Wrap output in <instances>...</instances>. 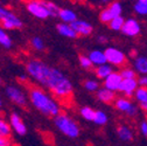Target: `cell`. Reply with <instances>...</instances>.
I'll return each instance as SVG.
<instances>
[{
    "mask_svg": "<svg viewBox=\"0 0 147 146\" xmlns=\"http://www.w3.org/2000/svg\"><path fill=\"white\" fill-rule=\"evenodd\" d=\"M26 70L28 76L47 88L49 93L57 98L60 104L69 105L74 94V87L71 81L60 69L53 68L41 60L33 59L26 63Z\"/></svg>",
    "mask_w": 147,
    "mask_h": 146,
    "instance_id": "6da1fadb",
    "label": "cell"
},
{
    "mask_svg": "<svg viewBox=\"0 0 147 146\" xmlns=\"http://www.w3.org/2000/svg\"><path fill=\"white\" fill-rule=\"evenodd\" d=\"M28 96L30 104L46 117L55 118L62 112L60 102L39 87H28Z\"/></svg>",
    "mask_w": 147,
    "mask_h": 146,
    "instance_id": "7a4b0ae2",
    "label": "cell"
},
{
    "mask_svg": "<svg viewBox=\"0 0 147 146\" xmlns=\"http://www.w3.org/2000/svg\"><path fill=\"white\" fill-rule=\"evenodd\" d=\"M54 125L62 135L70 139H76L81 135V127L78 123L67 112H61L59 116L55 117Z\"/></svg>",
    "mask_w": 147,
    "mask_h": 146,
    "instance_id": "3957f363",
    "label": "cell"
},
{
    "mask_svg": "<svg viewBox=\"0 0 147 146\" xmlns=\"http://www.w3.org/2000/svg\"><path fill=\"white\" fill-rule=\"evenodd\" d=\"M0 22L4 29H19L22 27V21L19 19V16L1 5H0Z\"/></svg>",
    "mask_w": 147,
    "mask_h": 146,
    "instance_id": "277c9868",
    "label": "cell"
},
{
    "mask_svg": "<svg viewBox=\"0 0 147 146\" xmlns=\"http://www.w3.org/2000/svg\"><path fill=\"white\" fill-rule=\"evenodd\" d=\"M6 95L9 98L11 102H13L15 105L20 106V107H26L28 104V98L24 91L14 85H8L6 87Z\"/></svg>",
    "mask_w": 147,
    "mask_h": 146,
    "instance_id": "5b68a950",
    "label": "cell"
},
{
    "mask_svg": "<svg viewBox=\"0 0 147 146\" xmlns=\"http://www.w3.org/2000/svg\"><path fill=\"white\" fill-rule=\"evenodd\" d=\"M26 8L32 15L38 18V19L43 20L49 16V13L46 9V7L43 6L41 0H29V1L26 4Z\"/></svg>",
    "mask_w": 147,
    "mask_h": 146,
    "instance_id": "8992f818",
    "label": "cell"
},
{
    "mask_svg": "<svg viewBox=\"0 0 147 146\" xmlns=\"http://www.w3.org/2000/svg\"><path fill=\"white\" fill-rule=\"evenodd\" d=\"M115 106L118 111L124 112L128 117H134L138 112V107L126 97H119L115 101Z\"/></svg>",
    "mask_w": 147,
    "mask_h": 146,
    "instance_id": "52a82bcc",
    "label": "cell"
},
{
    "mask_svg": "<svg viewBox=\"0 0 147 146\" xmlns=\"http://www.w3.org/2000/svg\"><path fill=\"white\" fill-rule=\"evenodd\" d=\"M104 54H105V56H106L107 62L113 64V66L120 67V66H123V64L126 63V59H125L124 53H121L120 50H118L116 48L109 47V48L105 49Z\"/></svg>",
    "mask_w": 147,
    "mask_h": 146,
    "instance_id": "ba28073f",
    "label": "cell"
},
{
    "mask_svg": "<svg viewBox=\"0 0 147 146\" xmlns=\"http://www.w3.org/2000/svg\"><path fill=\"white\" fill-rule=\"evenodd\" d=\"M9 125L12 127V130L18 135V136H26L27 133V126L24 123L21 116L16 112L11 114L9 116Z\"/></svg>",
    "mask_w": 147,
    "mask_h": 146,
    "instance_id": "9c48e42d",
    "label": "cell"
},
{
    "mask_svg": "<svg viewBox=\"0 0 147 146\" xmlns=\"http://www.w3.org/2000/svg\"><path fill=\"white\" fill-rule=\"evenodd\" d=\"M121 82H123V77L120 76V72L113 71L107 78L104 80V88L116 93V91H119Z\"/></svg>",
    "mask_w": 147,
    "mask_h": 146,
    "instance_id": "30bf717a",
    "label": "cell"
},
{
    "mask_svg": "<svg viewBox=\"0 0 147 146\" xmlns=\"http://www.w3.org/2000/svg\"><path fill=\"white\" fill-rule=\"evenodd\" d=\"M138 85H139V83H138L137 78L123 80V82L120 84V88H119V91H120V93H123L126 97H131V96L134 95L137 89L139 88Z\"/></svg>",
    "mask_w": 147,
    "mask_h": 146,
    "instance_id": "8fae6325",
    "label": "cell"
},
{
    "mask_svg": "<svg viewBox=\"0 0 147 146\" xmlns=\"http://www.w3.org/2000/svg\"><path fill=\"white\" fill-rule=\"evenodd\" d=\"M70 25L74 28V30H75L78 35H82V36H89L91 33H92V30H94L92 26H91L89 22H86V21L76 20L75 22H72Z\"/></svg>",
    "mask_w": 147,
    "mask_h": 146,
    "instance_id": "7c38bea8",
    "label": "cell"
},
{
    "mask_svg": "<svg viewBox=\"0 0 147 146\" xmlns=\"http://www.w3.org/2000/svg\"><path fill=\"white\" fill-rule=\"evenodd\" d=\"M117 136L118 138L124 141V143H130L134 139V133H133V130L131 129L130 126H127V125H119L117 127Z\"/></svg>",
    "mask_w": 147,
    "mask_h": 146,
    "instance_id": "4fadbf2b",
    "label": "cell"
},
{
    "mask_svg": "<svg viewBox=\"0 0 147 146\" xmlns=\"http://www.w3.org/2000/svg\"><path fill=\"white\" fill-rule=\"evenodd\" d=\"M121 32L128 36H136L140 32V26L134 19H128L125 21V24L121 28Z\"/></svg>",
    "mask_w": 147,
    "mask_h": 146,
    "instance_id": "5bb4252c",
    "label": "cell"
},
{
    "mask_svg": "<svg viewBox=\"0 0 147 146\" xmlns=\"http://www.w3.org/2000/svg\"><path fill=\"white\" fill-rule=\"evenodd\" d=\"M97 98L98 101H100L102 103H105V104H111V103H115V101L117 99L116 98V94L113 91L109 90L106 88H102L97 91Z\"/></svg>",
    "mask_w": 147,
    "mask_h": 146,
    "instance_id": "9a60e30c",
    "label": "cell"
},
{
    "mask_svg": "<svg viewBox=\"0 0 147 146\" xmlns=\"http://www.w3.org/2000/svg\"><path fill=\"white\" fill-rule=\"evenodd\" d=\"M56 29L62 36H65V38H69V39H77L78 38V34L74 30V28L69 24H64V22L59 24L56 26Z\"/></svg>",
    "mask_w": 147,
    "mask_h": 146,
    "instance_id": "2e32d148",
    "label": "cell"
},
{
    "mask_svg": "<svg viewBox=\"0 0 147 146\" xmlns=\"http://www.w3.org/2000/svg\"><path fill=\"white\" fill-rule=\"evenodd\" d=\"M59 18L64 22V24H72L77 20V15L75 12H72L71 9L69 8H62L60 9V14H59Z\"/></svg>",
    "mask_w": 147,
    "mask_h": 146,
    "instance_id": "e0dca14e",
    "label": "cell"
},
{
    "mask_svg": "<svg viewBox=\"0 0 147 146\" xmlns=\"http://www.w3.org/2000/svg\"><path fill=\"white\" fill-rule=\"evenodd\" d=\"M89 59L91 60V62H92L94 64H96L98 67L103 66V64H106V62H107L105 54L100 50H92L89 54Z\"/></svg>",
    "mask_w": 147,
    "mask_h": 146,
    "instance_id": "ac0fdd59",
    "label": "cell"
},
{
    "mask_svg": "<svg viewBox=\"0 0 147 146\" xmlns=\"http://www.w3.org/2000/svg\"><path fill=\"white\" fill-rule=\"evenodd\" d=\"M112 72H113L112 68L110 67V66H107V64L99 66V67H97V68L95 69V74H96V76H97L98 78H100V80H105V78H107L110 75L112 74Z\"/></svg>",
    "mask_w": 147,
    "mask_h": 146,
    "instance_id": "d6986e66",
    "label": "cell"
},
{
    "mask_svg": "<svg viewBox=\"0 0 147 146\" xmlns=\"http://www.w3.org/2000/svg\"><path fill=\"white\" fill-rule=\"evenodd\" d=\"M80 115L82 116L83 119L94 123L95 115H96V110H94V109L90 107V106H82V107L80 109Z\"/></svg>",
    "mask_w": 147,
    "mask_h": 146,
    "instance_id": "ffe728a7",
    "label": "cell"
},
{
    "mask_svg": "<svg viewBox=\"0 0 147 146\" xmlns=\"http://www.w3.org/2000/svg\"><path fill=\"white\" fill-rule=\"evenodd\" d=\"M12 127L8 122H6L3 117H0V137H8L11 138Z\"/></svg>",
    "mask_w": 147,
    "mask_h": 146,
    "instance_id": "44dd1931",
    "label": "cell"
},
{
    "mask_svg": "<svg viewBox=\"0 0 147 146\" xmlns=\"http://www.w3.org/2000/svg\"><path fill=\"white\" fill-rule=\"evenodd\" d=\"M41 1H42L43 6L46 7V9L48 11L49 16H53V18L59 16V14H60V8H59L56 5H55L54 3H51V1H47V0H41Z\"/></svg>",
    "mask_w": 147,
    "mask_h": 146,
    "instance_id": "7402d4cb",
    "label": "cell"
},
{
    "mask_svg": "<svg viewBox=\"0 0 147 146\" xmlns=\"http://www.w3.org/2000/svg\"><path fill=\"white\" fill-rule=\"evenodd\" d=\"M12 45L13 42H12V39L9 38V35L6 33L4 28H0V46H3L6 49H9Z\"/></svg>",
    "mask_w": 147,
    "mask_h": 146,
    "instance_id": "603a6c76",
    "label": "cell"
},
{
    "mask_svg": "<svg viewBox=\"0 0 147 146\" xmlns=\"http://www.w3.org/2000/svg\"><path fill=\"white\" fill-rule=\"evenodd\" d=\"M109 122V118H107V115L100 110H96V115H95V119H94V123L98 126H104L105 124H107Z\"/></svg>",
    "mask_w": 147,
    "mask_h": 146,
    "instance_id": "cb8c5ba5",
    "label": "cell"
},
{
    "mask_svg": "<svg viewBox=\"0 0 147 146\" xmlns=\"http://www.w3.org/2000/svg\"><path fill=\"white\" fill-rule=\"evenodd\" d=\"M134 97L139 102V104H142L147 101V88L144 87H139L137 89V91L134 93Z\"/></svg>",
    "mask_w": 147,
    "mask_h": 146,
    "instance_id": "d4e9b609",
    "label": "cell"
},
{
    "mask_svg": "<svg viewBox=\"0 0 147 146\" xmlns=\"http://www.w3.org/2000/svg\"><path fill=\"white\" fill-rule=\"evenodd\" d=\"M134 66H136V69L140 72V74H147V59L139 56L136 60Z\"/></svg>",
    "mask_w": 147,
    "mask_h": 146,
    "instance_id": "484cf974",
    "label": "cell"
},
{
    "mask_svg": "<svg viewBox=\"0 0 147 146\" xmlns=\"http://www.w3.org/2000/svg\"><path fill=\"white\" fill-rule=\"evenodd\" d=\"M107 8H109V11H110V13H111L113 19L120 16V14H121V5L119 3L115 1V3H112L111 5H110Z\"/></svg>",
    "mask_w": 147,
    "mask_h": 146,
    "instance_id": "4316f807",
    "label": "cell"
},
{
    "mask_svg": "<svg viewBox=\"0 0 147 146\" xmlns=\"http://www.w3.org/2000/svg\"><path fill=\"white\" fill-rule=\"evenodd\" d=\"M124 24H125L124 18L123 16H118V18H116V19H113L111 22H110L109 26H110V28L113 29V30H119V29L123 28Z\"/></svg>",
    "mask_w": 147,
    "mask_h": 146,
    "instance_id": "83f0119b",
    "label": "cell"
},
{
    "mask_svg": "<svg viewBox=\"0 0 147 146\" xmlns=\"http://www.w3.org/2000/svg\"><path fill=\"white\" fill-rule=\"evenodd\" d=\"M78 60H80V64H81V67H82L83 69H85V70H90V69H92L94 63L91 62V60L89 59V56L80 55Z\"/></svg>",
    "mask_w": 147,
    "mask_h": 146,
    "instance_id": "f1b7e54d",
    "label": "cell"
},
{
    "mask_svg": "<svg viewBox=\"0 0 147 146\" xmlns=\"http://www.w3.org/2000/svg\"><path fill=\"white\" fill-rule=\"evenodd\" d=\"M30 45L35 50H43L45 49V42L40 36H34L30 40Z\"/></svg>",
    "mask_w": 147,
    "mask_h": 146,
    "instance_id": "f546056e",
    "label": "cell"
},
{
    "mask_svg": "<svg viewBox=\"0 0 147 146\" xmlns=\"http://www.w3.org/2000/svg\"><path fill=\"white\" fill-rule=\"evenodd\" d=\"M99 19H100V21L104 22V24H110V22L113 20V18H112L111 13H110L109 8H106V9H103V11L100 12V14H99Z\"/></svg>",
    "mask_w": 147,
    "mask_h": 146,
    "instance_id": "4dcf8cb0",
    "label": "cell"
},
{
    "mask_svg": "<svg viewBox=\"0 0 147 146\" xmlns=\"http://www.w3.org/2000/svg\"><path fill=\"white\" fill-rule=\"evenodd\" d=\"M120 76L123 77V80H132V78H136V71L133 69H130V68H125L120 71Z\"/></svg>",
    "mask_w": 147,
    "mask_h": 146,
    "instance_id": "1f68e13d",
    "label": "cell"
},
{
    "mask_svg": "<svg viewBox=\"0 0 147 146\" xmlns=\"http://www.w3.org/2000/svg\"><path fill=\"white\" fill-rule=\"evenodd\" d=\"M84 88L88 90V91H90V93H94V91H98L99 89H98V83L96 82V81H92V80H88V81H85L84 82Z\"/></svg>",
    "mask_w": 147,
    "mask_h": 146,
    "instance_id": "d6a6232c",
    "label": "cell"
},
{
    "mask_svg": "<svg viewBox=\"0 0 147 146\" xmlns=\"http://www.w3.org/2000/svg\"><path fill=\"white\" fill-rule=\"evenodd\" d=\"M134 9L139 14H147V4H142V3L138 1L134 6Z\"/></svg>",
    "mask_w": 147,
    "mask_h": 146,
    "instance_id": "836d02e7",
    "label": "cell"
},
{
    "mask_svg": "<svg viewBox=\"0 0 147 146\" xmlns=\"http://www.w3.org/2000/svg\"><path fill=\"white\" fill-rule=\"evenodd\" d=\"M139 130H140V133L147 138V120H141L140 125H139Z\"/></svg>",
    "mask_w": 147,
    "mask_h": 146,
    "instance_id": "e575fe53",
    "label": "cell"
},
{
    "mask_svg": "<svg viewBox=\"0 0 147 146\" xmlns=\"http://www.w3.org/2000/svg\"><path fill=\"white\" fill-rule=\"evenodd\" d=\"M0 146H13V141L8 137H0Z\"/></svg>",
    "mask_w": 147,
    "mask_h": 146,
    "instance_id": "d590c367",
    "label": "cell"
},
{
    "mask_svg": "<svg viewBox=\"0 0 147 146\" xmlns=\"http://www.w3.org/2000/svg\"><path fill=\"white\" fill-rule=\"evenodd\" d=\"M138 83L140 87H144V88H147V76H144V77H140L138 80Z\"/></svg>",
    "mask_w": 147,
    "mask_h": 146,
    "instance_id": "8d00e7d4",
    "label": "cell"
},
{
    "mask_svg": "<svg viewBox=\"0 0 147 146\" xmlns=\"http://www.w3.org/2000/svg\"><path fill=\"white\" fill-rule=\"evenodd\" d=\"M18 80H19V82H22V83L27 84V82H28V75H20L19 77H18Z\"/></svg>",
    "mask_w": 147,
    "mask_h": 146,
    "instance_id": "74e56055",
    "label": "cell"
},
{
    "mask_svg": "<svg viewBox=\"0 0 147 146\" xmlns=\"http://www.w3.org/2000/svg\"><path fill=\"white\" fill-rule=\"evenodd\" d=\"M97 40H98V42H99V43H106V42H107L106 36H102V35H100V36H98V39H97Z\"/></svg>",
    "mask_w": 147,
    "mask_h": 146,
    "instance_id": "f35d334b",
    "label": "cell"
},
{
    "mask_svg": "<svg viewBox=\"0 0 147 146\" xmlns=\"http://www.w3.org/2000/svg\"><path fill=\"white\" fill-rule=\"evenodd\" d=\"M140 106H141V109L144 111H146L147 112V101L145 102V103H142V104H140Z\"/></svg>",
    "mask_w": 147,
    "mask_h": 146,
    "instance_id": "ab89813d",
    "label": "cell"
},
{
    "mask_svg": "<svg viewBox=\"0 0 147 146\" xmlns=\"http://www.w3.org/2000/svg\"><path fill=\"white\" fill-rule=\"evenodd\" d=\"M139 3H142V4H147V0H139Z\"/></svg>",
    "mask_w": 147,
    "mask_h": 146,
    "instance_id": "60d3db41",
    "label": "cell"
},
{
    "mask_svg": "<svg viewBox=\"0 0 147 146\" xmlns=\"http://www.w3.org/2000/svg\"><path fill=\"white\" fill-rule=\"evenodd\" d=\"M99 1H102V3H109L110 0H99Z\"/></svg>",
    "mask_w": 147,
    "mask_h": 146,
    "instance_id": "b9f144b4",
    "label": "cell"
},
{
    "mask_svg": "<svg viewBox=\"0 0 147 146\" xmlns=\"http://www.w3.org/2000/svg\"><path fill=\"white\" fill-rule=\"evenodd\" d=\"M3 106V102H1V98H0V107Z\"/></svg>",
    "mask_w": 147,
    "mask_h": 146,
    "instance_id": "7bdbcfd3",
    "label": "cell"
}]
</instances>
